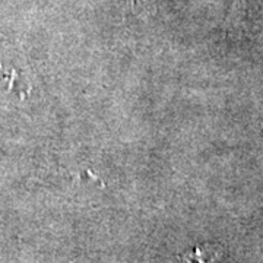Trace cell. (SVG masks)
<instances>
[{"instance_id":"6da1fadb","label":"cell","mask_w":263,"mask_h":263,"mask_svg":"<svg viewBox=\"0 0 263 263\" xmlns=\"http://www.w3.org/2000/svg\"><path fill=\"white\" fill-rule=\"evenodd\" d=\"M222 256V249L214 245L197 246L180 256L181 263H216Z\"/></svg>"}]
</instances>
